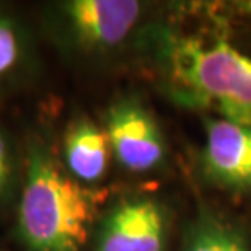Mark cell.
<instances>
[{
  "mask_svg": "<svg viewBox=\"0 0 251 251\" xmlns=\"http://www.w3.org/2000/svg\"><path fill=\"white\" fill-rule=\"evenodd\" d=\"M173 215L150 193L124 194L101 209L88 251H168Z\"/></svg>",
  "mask_w": 251,
  "mask_h": 251,
  "instance_id": "277c9868",
  "label": "cell"
},
{
  "mask_svg": "<svg viewBox=\"0 0 251 251\" xmlns=\"http://www.w3.org/2000/svg\"><path fill=\"white\" fill-rule=\"evenodd\" d=\"M135 48L175 101L251 123V3L176 7Z\"/></svg>",
  "mask_w": 251,
  "mask_h": 251,
  "instance_id": "6da1fadb",
  "label": "cell"
},
{
  "mask_svg": "<svg viewBox=\"0 0 251 251\" xmlns=\"http://www.w3.org/2000/svg\"><path fill=\"white\" fill-rule=\"evenodd\" d=\"M113 160L132 175L162 170L168 160V144L152 109L135 95H121L108 104L103 118Z\"/></svg>",
  "mask_w": 251,
  "mask_h": 251,
  "instance_id": "5b68a950",
  "label": "cell"
},
{
  "mask_svg": "<svg viewBox=\"0 0 251 251\" xmlns=\"http://www.w3.org/2000/svg\"><path fill=\"white\" fill-rule=\"evenodd\" d=\"M178 251H251L248 232L220 210L198 204L183 230Z\"/></svg>",
  "mask_w": 251,
  "mask_h": 251,
  "instance_id": "ba28073f",
  "label": "cell"
},
{
  "mask_svg": "<svg viewBox=\"0 0 251 251\" xmlns=\"http://www.w3.org/2000/svg\"><path fill=\"white\" fill-rule=\"evenodd\" d=\"M7 129L0 124V212L17 202L23 165Z\"/></svg>",
  "mask_w": 251,
  "mask_h": 251,
  "instance_id": "30bf717a",
  "label": "cell"
},
{
  "mask_svg": "<svg viewBox=\"0 0 251 251\" xmlns=\"http://www.w3.org/2000/svg\"><path fill=\"white\" fill-rule=\"evenodd\" d=\"M59 157L75 181L87 188L101 183L113 160L103 126L87 114H75L64 130Z\"/></svg>",
  "mask_w": 251,
  "mask_h": 251,
  "instance_id": "52a82bcc",
  "label": "cell"
},
{
  "mask_svg": "<svg viewBox=\"0 0 251 251\" xmlns=\"http://www.w3.org/2000/svg\"><path fill=\"white\" fill-rule=\"evenodd\" d=\"M36 62L33 36L13 12L0 7V90L22 82Z\"/></svg>",
  "mask_w": 251,
  "mask_h": 251,
  "instance_id": "9c48e42d",
  "label": "cell"
},
{
  "mask_svg": "<svg viewBox=\"0 0 251 251\" xmlns=\"http://www.w3.org/2000/svg\"><path fill=\"white\" fill-rule=\"evenodd\" d=\"M101 202L65 172L43 134H31L15 202L13 237L22 251H88Z\"/></svg>",
  "mask_w": 251,
  "mask_h": 251,
  "instance_id": "7a4b0ae2",
  "label": "cell"
},
{
  "mask_svg": "<svg viewBox=\"0 0 251 251\" xmlns=\"http://www.w3.org/2000/svg\"><path fill=\"white\" fill-rule=\"evenodd\" d=\"M150 12L137 0H59L44 7L43 25L64 57L104 61L135 46Z\"/></svg>",
  "mask_w": 251,
  "mask_h": 251,
  "instance_id": "3957f363",
  "label": "cell"
},
{
  "mask_svg": "<svg viewBox=\"0 0 251 251\" xmlns=\"http://www.w3.org/2000/svg\"><path fill=\"white\" fill-rule=\"evenodd\" d=\"M199 170L220 191L251 193V123L205 114Z\"/></svg>",
  "mask_w": 251,
  "mask_h": 251,
  "instance_id": "8992f818",
  "label": "cell"
}]
</instances>
